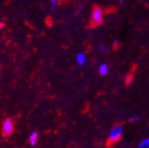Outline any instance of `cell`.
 <instances>
[{
  "label": "cell",
  "mask_w": 149,
  "mask_h": 148,
  "mask_svg": "<svg viewBox=\"0 0 149 148\" xmlns=\"http://www.w3.org/2000/svg\"><path fill=\"white\" fill-rule=\"evenodd\" d=\"M123 135V127L121 125H116L112 130L110 131L109 137H108V143L110 144H115L117 141L121 139Z\"/></svg>",
  "instance_id": "1"
},
{
  "label": "cell",
  "mask_w": 149,
  "mask_h": 148,
  "mask_svg": "<svg viewBox=\"0 0 149 148\" xmlns=\"http://www.w3.org/2000/svg\"><path fill=\"white\" fill-rule=\"evenodd\" d=\"M92 22L94 26H99L103 23V11L99 6H95L93 8Z\"/></svg>",
  "instance_id": "2"
},
{
  "label": "cell",
  "mask_w": 149,
  "mask_h": 148,
  "mask_svg": "<svg viewBox=\"0 0 149 148\" xmlns=\"http://www.w3.org/2000/svg\"><path fill=\"white\" fill-rule=\"evenodd\" d=\"M14 131V124L10 118H6L5 122L3 123V127H2V132L5 136L10 135Z\"/></svg>",
  "instance_id": "3"
},
{
  "label": "cell",
  "mask_w": 149,
  "mask_h": 148,
  "mask_svg": "<svg viewBox=\"0 0 149 148\" xmlns=\"http://www.w3.org/2000/svg\"><path fill=\"white\" fill-rule=\"evenodd\" d=\"M37 138H38V134H37V132L35 131L30 135V137H29V142H30V145L32 146H35V145L36 144Z\"/></svg>",
  "instance_id": "4"
},
{
  "label": "cell",
  "mask_w": 149,
  "mask_h": 148,
  "mask_svg": "<svg viewBox=\"0 0 149 148\" xmlns=\"http://www.w3.org/2000/svg\"><path fill=\"white\" fill-rule=\"evenodd\" d=\"M99 74L101 76H107L108 73V65L107 64H102L99 66Z\"/></svg>",
  "instance_id": "5"
},
{
  "label": "cell",
  "mask_w": 149,
  "mask_h": 148,
  "mask_svg": "<svg viewBox=\"0 0 149 148\" xmlns=\"http://www.w3.org/2000/svg\"><path fill=\"white\" fill-rule=\"evenodd\" d=\"M77 62L79 65H83L86 62V55L84 53H79L77 56Z\"/></svg>",
  "instance_id": "6"
},
{
  "label": "cell",
  "mask_w": 149,
  "mask_h": 148,
  "mask_svg": "<svg viewBox=\"0 0 149 148\" xmlns=\"http://www.w3.org/2000/svg\"><path fill=\"white\" fill-rule=\"evenodd\" d=\"M138 148H149V138H146L142 142H140Z\"/></svg>",
  "instance_id": "7"
},
{
  "label": "cell",
  "mask_w": 149,
  "mask_h": 148,
  "mask_svg": "<svg viewBox=\"0 0 149 148\" xmlns=\"http://www.w3.org/2000/svg\"><path fill=\"white\" fill-rule=\"evenodd\" d=\"M58 3V0H51V5H52V7H51V10H54L56 8V6Z\"/></svg>",
  "instance_id": "8"
},
{
  "label": "cell",
  "mask_w": 149,
  "mask_h": 148,
  "mask_svg": "<svg viewBox=\"0 0 149 148\" xmlns=\"http://www.w3.org/2000/svg\"><path fill=\"white\" fill-rule=\"evenodd\" d=\"M138 120H139V116H138V115H133V116L130 118V122H132V123L137 122Z\"/></svg>",
  "instance_id": "9"
},
{
  "label": "cell",
  "mask_w": 149,
  "mask_h": 148,
  "mask_svg": "<svg viewBox=\"0 0 149 148\" xmlns=\"http://www.w3.org/2000/svg\"><path fill=\"white\" fill-rule=\"evenodd\" d=\"M132 76H127V78H126V84H130L131 83V81H132Z\"/></svg>",
  "instance_id": "10"
},
{
  "label": "cell",
  "mask_w": 149,
  "mask_h": 148,
  "mask_svg": "<svg viewBox=\"0 0 149 148\" xmlns=\"http://www.w3.org/2000/svg\"><path fill=\"white\" fill-rule=\"evenodd\" d=\"M118 45H119V42H118L117 40H116V41L114 42V46H115V47H117Z\"/></svg>",
  "instance_id": "11"
},
{
  "label": "cell",
  "mask_w": 149,
  "mask_h": 148,
  "mask_svg": "<svg viewBox=\"0 0 149 148\" xmlns=\"http://www.w3.org/2000/svg\"><path fill=\"white\" fill-rule=\"evenodd\" d=\"M99 50H100L101 52L105 51V47H104L103 45H102V46H100V47H99Z\"/></svg>",
  "instance_id": "12"
},
{
  "label": "cell",
  "mask_w": 149,
  "mask_h": 148,
  "mask_svg": "<svg viewBox=\"0 0 149 148\" xmlns=\"http://www.w3.org/2000/svg\"><path fill=\"white\" fill-rule=\"evenodd\" d=\"M3 26H4V24L2 23V22H0V30H1Z\"/></svg>",
  "instance_id": "13"
},
{
  "label": "cell",
  "mask_w": 149,
  "mask_h": 148,
  "mask_svg": "<svg viewBox=\"0 0 149 148\" xmlns=\"http://www.w3.org/2000/svg\"><path fill=\"white\" fill-rule=\"evenodd\" d=\"M119 3H120V4H123V3H124V0H119Z\"/></svg>",
  "instance_id": "14"
}]
</instances>
